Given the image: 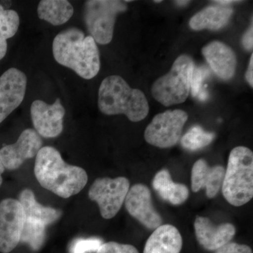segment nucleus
<instances>
[{
	"mask_svg": "<svg viewBox=\"0 0 253 253\" xmlns=\"http://www.w3.org/2000/svg\"><path fill=\"white\" fill-rule=\"evenodd\" d=\"M221 190L226 201L236 207L253 199V154L249 148L238 146L231 151Z\"/></svg>",
	"mask_w": 253,
	"mask_h": 253,
	"instance_id": "obj_4",
	"label": "nucleus"
},
{
	"mask_svg": "<svg viewBox=\"0 0 253 253\" xmlns=\"http://www.w3.org/2000/svg\"><path fill=\"white\" fill-rule=\"evenodd\" d=\"M182 244V237L175 226L163 224L149 236L143 253H180Z\"/></svg>",
	"mask_w": 253,
	"mask_h": 253,
	"instance_id": "obj_17",
	"label": "nucleus"
},
{
	"mask_svg": "<svg viewBox=\"0 0 253 253\" xmlns=\"http://www.w3.org/2000/svg\"><path fill=\"white\" fill-rule=\"evenodd\" d=\"M74 9L66 0H42L38 4V15L53 26H61L72 17Z\"/></svg>",
	"mask_w": 253,
	"mask_h": 253,
	"instance_id": "obj_21",
	"label": "nucleus"
},
{
	"mask_svg": "<svg viewBox=\"0 0 253 253\" xmlns=\"http://www.w3.org/2000/svg\"><path fill=\"white\" fill-rule=\"evenodd\" d=\"M198 241L208 251H217L229 244L234 237L236 229L229 223L215 226L207 217H197L194 222Z\"/></svg>",
	"mask_w": 253,
	"mask_h": 253,
	"instance_id": "obj_14",
	"label": "nucleus"
},
{
	"mask_svg": "<svg viewBox=\"0 0 253 253\" xmlns=\"http://www.w3.org/2000/svg\"><path fill=\"white\" fill-rule=\"evenodd\" d=\"M42 146L41 136L35 129L28 128L22 131L14 144L0 149V160L5 169L15 170L27 159L36 157Z\"/></svg>",
	"mask_w": 253,
	"mask_h": 253,
	"instance_id": "obj_11",
	"label": "nucleus"
},
{
	"mask_svg": "<svg viewBox=\"0 0 253 253\" xmlns=\"http://www.w3.org/2000/svg\"><path fill=\"white\" fill-rule=\"evenodd\" d=\"M225 169L221 166L210 167L205 160H198L191 170V189L194 192L206 189L209 199H213L219 193L222 185Z\"/></svg>",
	"mask_w": 253,
	"mask_h": 253,
	"instance_id": "obj_16",
	"label": "nucleus"
},
{
	"mask_svg": "<svg viewBox=\"0 0 253 253\" xmlns=\"http://www.w3.org/2000/svg\"><path fill=\"white\" fill-rule=\"evenodd\" d=\"M125 204L131 217L147 229L155 230L162 224V217L155 210L151 191L146 185L137 184L129 188Z\"/></svg>",
	"mask_w": 253,
	"mask_h": 253,
	"instance_id": "obj_12",
	"label": "nucleus"
},
{
	"mask_svg": "<svg viewBox=\"0 0 253 253\" xmlns=\"http://www.w3.org/2000/svg\"><path fill=\"white\" fill-rule=\"evenodd\" d=\"M210 75L209 70L204 67H195L193 71L191 81V94L194 97L199 95L202 89L204 80Z\"/></svg>",
	"mask_w": 253,
	"mask_h": 253,
	"instance_id": "obj_26",
	"label": "nucleus"
},
{
	"mask_svg": "<svg viewBox=\"0 0 253 253\" xmlns=\"http://www.w3.org/2000/svg\"><path fill=\"white\" fill-rule=\"evenodd\" d=\"M233 14V9L226 6H210L194 15L189 26L194 31L216 30L224 27Z\"/></svg>",
	"mask_w": 253,
	"mask_h": 253,
	"instance_id": "obj_18",
	"label": "nucleus"
},
{
	"mask_svg": "<svg viewBox=\"0 0 253 253\" xmlns=\"http://www.w3.org/2000/svg\"><path fill=\"white\" fill-rule=\"evenodd\" d=\"M4 166H3L2 163H1V160H0V186H1V184H2V174L4 172Z\"/></svg>",
	"mask_w": 253,
	"mask_h": 253,
	"instance_id": "obj_32",
	"label": "nucleus"
},
{
	"mask_svg": "<svg viewBox=\"0 0 253 253\" xmlns=\"http://www.w3.org/2000/svg\"><path fill=\"white\" fill-rule=\"evenodd\" d=\"M46 227L41 221L26 217L21 242L28 245L33 251H39L45 241Z\"/></svg>",
	"mask_w": 253,
	"mask_h": 253,
	"instance_id": "obj_23",
	"label": "nucleus"
},
{
	"mask_svg": "<svg viewBox=\"0 0 253 253\" xmlns=\"http://www.w3.org/2000/svg\"><path fill=\"white\" fill-rule=\"evenodd\" d=\"M26 218L41 221L46 226L59 219L62 212L53 208L45 207L38 202L34 193L29 189H23L18 196Z\"/></svg>",
	"mask_w": 253,
	"mask_h": 253,
	"instance_id": "obj_20",
	"label": "nucleus"
},
{
	"mask_svg": "<svg viewBox=\"0 0 253 253\" xmlns=\"http://www.w3.org/2000/svg\"><path fill=\"white\" fill-rule=\"evenodd\" d=\"M25 219L18 200L6 199L0 202V252L11 253L21 242Z\"/></svg>",
	"mask_w": 253,
	"mask_h": 253,
	"instance_id": "obj_9",
	"label": "nucleus"
},
{
	"mask_svg": "<svg viewBox=\"0 0 253 253\" xmlns=\"http://www.w3.org/2000/svg\"><path fill=\"white\" fill-rule=\"evenodd\" d=\"M98 106L105 115L124 114L131 122L142 121L149 112V103L144 93L131 88L119 76H108L102 81Z\"/></svg>",
	"mask_w": 253,
	"mask_h": 253,
	"instance_id": "obj_3",
	"label": "nucleus"
},
{
	"mask_svg": "<svg viewBox=\"0 0 253 253\" xmlns=\"http://www.w3.org/2000/svg\"><path fill=\"white\" fill-rule=\"evenodd\" d=\"M214 136V133L206 131L201 126H194L181 138V146L189 151H196L208 146Z\"/></svg>",
	"mask_w": 253,
	"mask_h": 253,
	"instance_id": "obj_24",
	"label": "nucleus"
},
{
	"mask_svg": "<svg viewBox=\"0 0 253 253\" xmlns=\"http://www.w3.org/2000/svg\"><path fill=\"white\" fill-rule=\"evenodd\" d=\"M34 173L41 186L63 199L79 194L88 181L83 168L65 162L51 146L42 148L37 154Z\"/></svg>",
	"mask_w": 253,
	"mask_h": 253,
	"instance_id": "obj_1",
	"label": "nucleus"
},
{
	"mask_svg": "<svg viewBox=\"0 0 253 253\" xmlns=\"http://www.w3.org/2000/svg\"><path fill=\"white\" fill-rule=\"evenodd\" d=\"M243 45H244L245 49H247L248 51L253 50V26L250 27L247 32L245 33L244 37L242 38Z\"/></svg>",
	"mask_w": 253,
	"mask_h": 253,
	"instance_id": "obj_29",
	"label": "nucleus"
},
{
	"mask_svg": "<svg viewBox=\"0 0 253 253\" xmlns=\"http://www.w3.org/2000/svg\"><path fill=\"white\" fill-rule=\"evenodd\" d=\"M103 244L102 241L96 238L90 239H79L73 241L70 253H90L96 252L100 246Z\"/></svg>",
	"mask_w": 253,
	"mask_h": 253,
	"instance_id": "obj_25",
	"label": "nucleus"
},
{
	"mask_svg": "<svg viewBox=\"0 0 253 253\" xmlns=\"http://www.w3.org/2000/svg\"><path fill=\"white\" fill-rule=\"evenodd\" d=\"M187 120V113L180 109L159 113L146 127L145 140L156 147H172L180 139Z\"/></svg>",
	"mask_w": 253,
	"mask_h": 253,
	"instance_id": "obj_8",
	"label": "nucleus"
},
{
	"mask_svg": "<svg viewBox=\"0 0 253 253\" xmlns=\"http://www.w3.org/2000/svg\"><path fill=\"white\" fill-rule=\"evenodd\" d=\"M155 2H158V3H160V2H161V1H161V0H158V1H154Z\"/></svg>",
	"mask_w": 253,
	"mask_h": 253,
	"instance_id": "obj_35",
	"label": "nucleus"
},
{
	"mask_svg": "<svg viewBox=\"0 0 253 253\" xmlns=\"http://www.w3.org/2000/svg\"><path fill=\"white\" fill-rule=\"evenodd\" d=\"M27 77L17 68H11L0 76V123L23 102Z\"/></svg>",
	"mask_w": 253,
	"mask_h": 253,
	"instance_id": "obj_13",
	"label": "nucleus"
},
{
	"mask_svg": "<svg viewBox=\"0 0 253 253\" xmlns=\"http://www.w3.org/2000/svg\"><path fill=\"white\" fill-rule=\"evenodd\" d=\"M153 186L161 199L174 206L184 204L189 198L187 186L174 182L168 169H162L156 174L153 180Z\"/></svg>",
	"mask_w": 253,
	"mask_h": 253,
	"instance_id": "obj_19",
	"label": "nucleus"
},
{
	"mask_svg": "<svg viewBox=\"0 0 253 253\" xmlns=\"http://www.w3.org/2000/svg\"><path fill=\"white\" fill-rule=\"evenodd\" d=\"M66 110L57 99L53 104H48L42 100L33 101L31 116L35 130L44 138L57 137L63 129V118Z\"/></svg>",
	"mask_w": 253,
	"mask_h": 253,
	"instance_id": "obj_10",
	"label": "nucleus"
},
{
	"mask_svg": "<svg viewBox=\"0 0 253 253\" xmlns=\"http://www.w3.org/2000/svg\"><path fill=\"white\" fill-rule=\"evenodd\" d=\"M52 51L56 62L84 79H92L99 72L97 44L92 37L84 36V32L77 28H67L55 37Z\"/></svg>",
	"mask_w": 253,
	"mask_h": 253,
	"instance_id": "obj_2",
	"label": "nucleus"
},
{
	"mask_svg": "<svg viewBox=\"0 0 253 253\" xmlns=\"http://www.w3.org/2000/svg\"><path fill=\"white\" fill-rule=\"evenodd\" d=\"M194 68V61L189 56H179L170 71L154 82L151 87L153 97L165 106L184 102L191 89Z\"/></svg>",
	"mask_w": 253,
	"mask_h": 253,
	"instance_id": "obj_5",
	"label": "nucleus"
},
{
	"mask_svg": "<svg viewBox=\"0 0 253 253\" xmlns=\"http://www.w3.org/2000/svg\"><path fill=\"white\" fill-rule=\"evenodd\" d=\"M176 4L179 5V6H184L189 3V1H176Z\"/></svg>",
	"mask_w": 253,
	"mask_h": 253,
	"instance_id": "obj_34",
	"label": "nucleus"
},
{
	"mask_svg": "<svg viewBox=\"0 0 253 253\" xmlns=\"http://www.w3.org/2000/svg\"><path fill=\"white\" fill-rule=\"evenodd\" d=\"M235 1H232V0H228V1H225V0H223V1H215V2L219 3V4L224 5V4H229L231 2H234Z\"/></svg>",
	"mask_w": 253,
	"mask_h": 253,
	"instance_id": "obj_33",
	"label": "nucleus"
},
{
	"mask_svg": "<svg viewBox=\"0 0 253 253\" xmlns=\"http://www.w3.org/2000/svg\"><path fill=\"white\" fill-rule=\"evenodd\" d=\"M197 96L200 101H206L208 97V91H206V89H202L201 91H200Z\"/></svg>",
	"mask_w": 253,
	"mask_h": 253,
	"instance_id": "obj_31",
	"label": "nucleus"
},
{
	"mask_svg": "<svg viewBox=\"0 0 253 253\" xmlns=\"http://www.w3.org/2000/svg\"><path fill=\"white\" fill-rule=\"evenodd\" d=\"M246 79L250 85L253 86V54L251 55V59L248 68L247 72L246 73Z\"/></svg>",
	"mask_w": 253,
	"mask_h": 253,
	"instance_id": "obj_30",
	"label": "nucleus"
},
{
	"mask_svg": "<svg viewBox=\"0 0 253 253\" xmlns=\"http://www.w3.org/2000/svg\"><path fill=\"white\" fill-rule=\"evenodd\" d=\"M96 253H139L134 246L110 241L103 244Z\"/></svg>",
	"mask_w": 253,
	"mask_h": 253,
	"instance_id": "obj_27",
	"label": "nucleus"
},
{
	"mask_svg": "<svg viewBox=\"0 0 253 253\" xmlns=\"http://www.w3.org/2000/svg\"><path fill=\"white\" fill-rule=\"evenodd\" d=\"M202 54L218 77L225 81L234 77L237 61L235 53L229 46L221 42H211L203 48Z\"/></svg>",
	"mask_w": 253,
	"mask_h": 253,
	"instance_id": "obj_15",
	"label": "nucleus"
},
{
	"mask_svg": "<svg viewBox=\"0 0 253 253\" xmlns=\"http://www.w3.org/2000/svg\"><path fill=\"white\" fill-rule=\"evenodd\" d=\"M129 187L130 183L124 176L98 178L89 188L88 196L99 206L101 217L112 219L122 208Z\"/></svg>",
	"mask_w": 253,
	"mask_h": 253,
	"instance_id": "obj_7",
	"label": "nucleus"
},
{
	"mask_svg": "<svg viewBox=\"0 0 253 253\" xmlns=\"http://www.w3.org/2000/svg\"><path fill=\"white\" fill-rule=\"evenodd\" d=\"M125 1L90 0L84 5L86 28L96 43L107 44L113 39L116 16L126 10Z\"/></svg>",
	"mask_w": 253,
	"mask_h": 253,
	"instance_id": "obj_6",
	"label": "nucleus"
},
{
	"mask_svg": "<svg viewBox=\"0 0 253 253\" xmlns=\"http://www.w3.org/2000/svg\"><path fill=\"white\" fill-rule=\"evenodd\" d=\"M20 24L18 13L12 9H5L0 4V60L7 51V40L17 33Z\"/></svg>",
	"mask_w": 253,
	"mask_h": 253,
	"instance_id": "obj_22",
	"label": "nucleus"
},
{
	"mask_svg": "<svg viewBox=\"0 0 253 253\" xmlns=\"http://www.w3.org/2000/svg\"><path fill=\"white\" fill-rule=\"evenodd\" d=\"M215 253H253V251L247 245L229 242L217 249Z\"/></svg>",
	"mask_w": 253,
	"mask_h": 253,
	"instance_id": "obj_28",
	"label": "nucleus"
}]
</instances>
